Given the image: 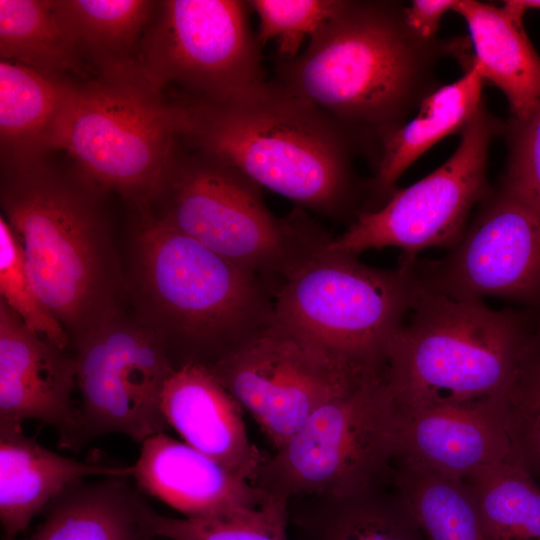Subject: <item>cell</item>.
<instances>
[{"instance_id":"obj_35","label":"cell","mask_w":540,"mask_h":540,"mask_svg":"<svg viewBox=\"0 0 540 540\" xmlns=\"http://www.w3.org/2000/svg\"><path fill=\"white\" fill-rule=\"evenodd\" d=\"M502 8L516 21L523 22V16L529 9L540 10V0L504 1Z\"/></svg>"},{"instance_id":"obj_14","label":"cell","mask_w":540,"mask_h":540,"mask_svg":"<svg viewBox=\"0 0 540 540\" xmlns=\"http://www.w3.org/2000/svg\"><path fill=\"white\" fill-rule=\"evenodd\" d=\"M445 257L415 259L419 286L459 299L496 297L540 314V207L499 186Z\"/></svg>"},{"instance_id":"obj_33","label":"cell","mask_w":540,"mask_h":540,"mask_svg":"<svg viewBox=\"0 0 540 540\" xmlns=\"http://www.w3.org/2000/svg\"><path fill=\"white\" fill-rule=\"evenodd\" d=\"M508 154L500 185L540 207V102L524 118L504 122Z\"/></svg>"},{"instance_id":"obj_12","label":"cell","mask_w":540,"mask_h":540,"mask_svg":"<svg viewBox=\"0 0 540 540\" xmlns=\"http://www.w3.org/2000/svg\"><path fill=\"white\" fill-rule=\"evenodd\" d=\"M73 344L81 396L73 450L108 433L141 443L169 429L161 393L175 368L153 328L118 309Z\"/></svg>"},{"instance_id":"obj_30","label":"cell","mask_w":540,"mask_h":540,"mask_svg":"<svg viewBox=\"0 0 540 540\" xmlns=\"http://www.w3.org/2000/svg\"><path fill=\"white\" fill-rule=\"evenodd\" d=\"M511 461L540 480V324L501 397Z\"/></svg>"},{"instance_id":"obj_17","label":"cell","mask_w":540,"mask_h":540,"mask_svg":"<svg viewBox=\"0 0 540 540\" xmlns=\"http://www.w3.org/2000/svg\"><path fill=\"white\" fill-rule=\"evenodd\" d=\"M161 409L185 443L254 485L268 455L251 443L241 406L207 366L175 368L162 389Z\"/></svg>"},{"instance_id":"obj_25","label":"cell","mask_w":540,"mask_h":540,"mask_svg":"<svg viewBox=\"0 0 540 540\" xmlns=\"http://www.w3.org/2000/svg\"><path fill=\"white\" fill-rule=\"evenodd\" d=\"M313 540H428L391 479L342 497L306 498Z\"/></svg>"},{"instance_id":"obj_6","label":"cell","mask_w":540,"mask_h":540,"mask_svg":"<svg viewBox=\"0 0 540 540\" xmlns=\"http://www.w3.org/2000/svg\"><path fill=\"white\" fill-rule=\"evenodd\" d=\"M189 147L191 152L181 153L177 145L157 217L259 276L275 296L333 237L300 208L276 217L257 183L230 163Z\"/></svg>"},{"instance_id":"obj_9","label":"cell","mask_w":540,"mask_h":540,"mask_svg":"<svg viewBox=\"0 0 540 540\" xmlns=\"http://www.w3.org/2000/svg\"><path fill=\"white\" fill-rule=\"evenodd\" d=\"M398 423L385 370L320 406L267 456L254 486L290 502L352 495L387 481Z\"/></svg>"},{"instance_id":"obj_26","label":"cell","mask_w":540,"mask_h":540,"mask_svg":"<svg viewBox=\"0 0 540 540\" xmlns=\"http://www.w3.org/2000/svg\"><path fill=\"white\" fill-rule=\"evenodd\" d=\"M0 59L53 76L92 79L53 0H0Z\"/></svg>"},{"instance_id":"obj_7","label":"cell","mask_w":540,"mask_h":540,"mask_svg":"<svg viewBox=\"0 0 540 540\" xmlns=\"http://www.w3.org/2000/svg\"><path fill=\"white\" fill-rule=\"evenodd\" d=\"M184 121L182 101L166 100L138 79L96 77L80 82L59 150L89 183L143 212L164 188Z\"/></svg>"},{"instance_id":"obj_22","label":"cell","mask_w":540,"mask_h":540,"mask_svg":"<svg viewBox=\"0 0 540 540\" xmlns=\"http://www.w3.org/2000/svg\"><path fill=\"white\" fill-rule=\"evenodd\" d=\"M126 478L71 483L48 503L44 520L24 540H153L152 508Z\"/></svg>"},{"instance_id":"obj_20","label":"cell","mask_w":540,"mask_h":540,"mask_svg":"<svg viewBox=\"0 0 540 540\" xmlns=\"http://www.w3.org/2000/svg\"><path fill=\"white\" fill-rule=\"evenodd\" d=\"M133 466H107L61 456L25 436L22 426L0 427V522L5 540L71 483L90 476L130 477Z\"/></svg>"},{"instance_id":"obj_34","label":"cell","mask_w":540,"mask_h":540,"mask_svg":"<svg viewBox=\"0 0 540 540\" xmlns=\"http://www.w3.org/2000/svg\"><path fill=\"white\" fill-rule=\"evenodd\" d=\"M457 0H414L404 8L405 22L419 38L436 40L442 16L453 10Z\"/></svg>"},{"instance_id":"obj_19","label":"cell","mask_w":540,"mask_h":540,"mask_svg":"<svg viewBox=\"0 0 540 540\" xmlns=\"http://www.w3.org/2000/svg\"><path fill=\"white\" fill-rule=\"evenodd\" d=\"M80 82L0 60L2 170L37 163L48 152L59 150L65 119Z\"/></svg>"},{"instance_id":"obj_32","label":"cell","mask_w":540,"mask_h":540,"mask_svg":"<svg viewBox=\"0 0 540 540\" xmlns=\"http://www.w3.org/2000/svg\"><path fill=\"white\" fill-rule=\"evenodd\" d=\"M345 0H250L259 19L257 38L263 46L277 41L278 60L295 58L306 36L314 35L344 5Z\"/></svg>"},{"instance_id":"obj_3","label":"cell","mask_w":540,"mask_h":540,"mask_svg":"<svg viewBox=\"0 0 540 540\" xmlns=\"http://www.w3.org/2000/svg\"><path fill=\"white\" fill-rule=\"evenodd\" d=\"M102 192L45 159L2 170L4 218L21 243L34 289L71 341L118 310L123 275Z\"/></svg>"},{"instance_id":"obj_36","label":"cell","mask_w":540,"mask_h":540,"mask_svg":"<svg viewBox=\"0 0 540 540\" xmlns=\"http://www.w3.org/2000/svg\"><path fill=\"white\" fill-rule=\"evenodd\" d=\"M153 540H158V538L156 537V538H154Z\"/></svg>"},{"instance_id":"obj_11","label":"cell","mask_w":540,"mask_h":540,"mask_svg":"<svg viewBox=\"0 0 540 540\" xmlns=\"http://www.w3.org/2000/svg\"><path fill=\"white\" fill-rule=\"evenodd\" d=\"M504 122L480 104L460 132V143L440 167L409 187L396 190L379 208L360 213L333 237L326 251L357 256L369 249L400 248L404 257L430 247L455 246L472 207L489 194L486 161Z\"/></svg>"},{"instance_id":"obj_16","label":"cell","mask_w":540,"mask_h":540,"mask_svg":"<svg viewBox=\"0 0 540 540\" xmlns=\"http://www.w3.org/2000/svg\"><path fill=\"white\" fill-rule=\"evenodd\" d=\"M397 409L395 460L465 479L511 459L501 398Z\"/></svg>"},{"instance_id":"obj_31","label":"cell","mask_w":540,"mask_h":540,"mask_svg":"<svg viewBox=\"0 0 540 540\" xmlns=\"http://www.w3.org/2000/svg\"><path fill=\"white\" fill-rule=\"evenodd\" d=\"M0 294L1 300L30 330L66 350L71 337L34 289L21 243L3 216L0 218Z\"/></svg>"},{"instance_id":"obj_10","label":"cell","mask_w":540,"mask_h":540,"mask_svg":"<svg viewBox=\"0 0 540 540\" xmlns=\"http://www.w3.org/2000/svg\"><path fill=\"white\" fill-rule=\"evenodd\" d=\"M249 9L240 0L157 2L137 55V78L158 93L174 84L188 98L210 102L261 88L267 83L262 45L249 26Z\"/></svg>"},{"instance_id":"obj_28","label":"cell","mask_w":540,"mask_h":540,"mask_svg":"<svg viewBox=\"0 0 540 540\" xmlns=\"http://www.w3.org/2000/svg\"><path fill=\"white\" fill-rule=\"evenodd\" d=\"M492 540H540V484L511 460L463 479Z\"/></svg>"},{"instance_id":"obj_15","label":"cell","mask_w":540,"mask_h":540,"mask_svg":"<svg viewBox=\"0 0 540 540\" xmlns=\"http://www.w3.org/2000/svg\"><path fill=\"white\" fill-rule=\"evenodd\" d=\"M74 356L30 330L0 300V427L34 419L54 426L60 445L73 448L78 407Z\"/></svg>"},{"instance_id":"obj_23","label":"cell","mask_w":540,"mask_h":540,"mask_svg":"<svg viewBox=\"0 0 540 540\" xmlns=\"http://www.w3.org/2000/svg\"><path fill=\"white\" fill-rule=\"evenodd\" d=\"M453 11L468 25L473 61L484 80L504 93L512 117H526L540 102V56L523 22L502 7L475 0H457Z\"/></svg>"},{"instance_id":"obj_29","label":"cell","mask_w":540,"mask_h":540,"mask_svg":"<svg viewBox=\"0 0 540 540\" xmlns=\"http://www.w3.org/2000/svg\"><path fill=\"white\" fill-rule=\"evenodd\" d=\"M289 500L271 495L263 504L214 518H170L153 509L152 535L166 540H288Z\"/></svg>"},{"instance_id":"obj_5","label":"cell","mask_w":540,"mask_h":540,"mask_svg":"<svg viewBox=\"0 0 540 540\" xmlns=\"http://www.w3.org/2000/svg\"><path fill=\"white\" fill-rule=\"evenodd\" d=\"M386 350L398 408L501 398L540 324L528 309L488 307L419 286Z\"/></svg>"},{"instance_id":"obj_4","label":"cell","mask_w":540,"mask_h":540,"mask_svg":"<svg viewBox=\"0 0 540 540\" xmlns=\"http://www.w3.org/2000/svg\"><path fill=\"white\" fill-rule=\"evenodd\" d=\"M134 239V282L171 363L207 367L274 320V296L256 274L143 212Z\"/></svg>"},{"instance_id":"obj_1","label":"cell","mask_w":540,"mask_h":540,"mask_svg":"<svg viewBox=\"0 0 540 540\" xmlns=\"http://www.w3.org/2000/svg\"><path fill=\"white\" fill-rule=\"evenodd\" d=\"M395 1L345 0L295 58L278 60L273 80L319 107L360 143L375 144L406 122L436 88L434 68L459 56L466 39L427 41Z\"/></svg>"},{"instance_id":"obj_13","label":"cell","mask_w":540,"mask_h":540,"mask_svg":"<svg viewBox=\"0 0 540 540\" xmlns=\"http://www.w3.org/2000/svg\"><path fill=\"white\" fill-rule=\"evenodd\" d=\"M208 368L276 450L320 406L382 374L386 366L335 358L273 320L257 337Z\"/></svg>"},{"instance_id":"obj_24","label":"cell","mask_w":540,"mask_h":540,"mask_svg":"<svg viewBox=\"0 0 540 540\" xmlns=\"http://www.w3.org/2000/svg\"><path fill=\"white\" fill-rule=\"evenodd\" d=\"M53 2L64 28L96 77L137 79V55L157 3L145 0Z\"/></svg>"},{"instance_id":"obj_21","label":"cell","mask_w":540,"mask_h":540,"mask_svg":"<svg viewBox=\"0 0 540 540\" xmlns=\"http://www.w3.org/2000/svg\"><path fill=\"white\" fill-rule=\"evenodd\" d=\"M457 81L438 87L419 104L417 116L379 141L375 175L369 184L370 211L382 206L396 191L404 171L434 144L461 132L483 102L484 78L472 58L462 66Z\"/></svg>"},{"instance_id":"obj_27","label":"cell","mask_w":540,"mask_h":540,"mask_svg":"<svg viewBox=\"0 0 540 540\" xmlns=\"http://www.w3.org/2000/svg\"><path fill=\"white\" fill-rule=\"evenodd\" d=\"M392 480L428 540H492L463 479L395 460Z\"/></svg>"},{"instance_id":"obj_18","label":"cell","mask_w":540,"mask_h":540,"mask_svg":"<svg viewBox=\"0 0 540 540\" xmlns=\"http://www.w3.org/2000/svg\"><path fill=\"white\" fill-rule=\"evenodd\" d=\"M132 477L185 518H214L257 507L272 494L166 433L141 442Z\"/></svg>"},{"instance_id":"obj_8","label":"cell","mask_w":540,"mask_h":540,"mask_svg":"<svg viewBox=\"0 0 540 540\" xmlns=\"http://www.w3.org/2000/svg\"><path fill=\"white\" fill-rule=\"evenodd\" d=\"M414 262L379 269L324 249L275 294L274 321L335 358L384 366L418 289Z\"/></svg>"},{"instance_id":"obj_2","label":"cell","mask_w":540,"mask_h":540,"mask_svg":"<svg viewBox=\"0 0 540 540\" xmlns=\"http://www.w3.org/2000/svg\"><path fill=\"white\" fill-rule=\"evenodd\" d=\"M182 142L239 169L297 208L342 220L364 212L369 185L353 156L361 145L337 120L271 81L223 102L182 100Z\"/></svg>"}]
</instances>
